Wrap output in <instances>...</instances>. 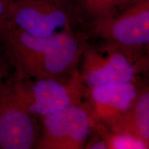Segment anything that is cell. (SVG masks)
<instances>
[{
  "label": "cell",
  "instance_id": "obj_11",
  "mask_svg": "<svg viewBox=\"0 0 149 149\" xmlns=\"http://www.w3.org/2000/svg\"><path fill=\"white\" fill-rule=\"evenodd\" d=\"M12 0H0V21L5 17Z\"/></svg>",
  "mask_w": 149,
  "mask_h": 149
},
{
  "label": "cell",
  "instance_id": "obj_10",
  "mask_svg": "<svg viewBox=\"0 0 149 149\" xmlns=\"http://www.w3.org/2000/svg\"><path fill=\"white\" fill-rule=\"evenodd\" d=\"M141 0H79L81 14L89 24L117 13Z\"/></svg>",
  "mask_w": 149,
  "mask_h": 149
},
{
  "label": "cell",
  "instance_id": "obj_12",
  "mask_svg": "<svg viewBox=\"0 0 149 149\" xmlns=\"http://www.w3.org/2000/svg\"><path fill=\"white\" fill-rule=\"evenodd\" d=\"M145 79L149 82V49L144 56V72Z\"/></svg>",
  "mask_w": 149,
  "mask_h": 149
},
{
  "label": "cell",
  "instance_id": "obj_4",
  "mask_svg": "<svg viewBox=\"0 0 149 149\" xmlns=\"http://www.w3.org/2000/svg\"><path fill=\"white\" fill-rule=\"evenodd\" d=\"M100 42L144 57L149 49V0H141L109 17L90 24Z\"/></svg>",
  "mask_w": 149,
  "mask_h": 149
},
{
  "label": "cell",
  "instance_id": "obj_6",
  "mask_svg": "<svg viewBox=\"0 0 149 149\" xmlns=\"http://www.w3.org/2000/svg\"><path fill=\"white\" fill-rule=\"evenodd\" d=\"M72 13L65 0H12L3 19L36 37L72 30Z\"/></svg>",
  "mask_w": 149,
  "mask_h": 149
},
{
  "label": "cell",
  "instance_id": "obj_8",
  "mask_svg": "<svg viewBox=\"0 0 149 149\" xmlns=\"http://www.w3.org/2000/svg\"><path fill=\"white\" fill-rule=\"evenodd\" d=\"M141 83L137 79L87 88L84 103L95 124L108 128L120 120L131 107Z\"/></svg>",
  "mask_w": 149,
  "mask_h": 149
},
{
  "label": "cell",
  "instance_id": "obj_5",
  "mask_svg": "<svg viewBox=\"0 0 149 149\" xmlns=\"http://www.w3.org/2000/svg\"><path fill=\"white\" fill-rule=\"evenodd\" d=\"M42 131L35 148H85L95 124L84 102L41 118Z\"/></svg>",
  "mask_w": 149,
  "mask_h": 149
},
{
  "label": "cell",
  "instance_id": "obj_1",
  "mask_svg": "<svg viewBox=\"0 0 149 149\" xmlns=\"http://www.w3.org/2000/svg\"><path fill=\"white\" fill-rule=\"evenodd\" d=\"M87 40L72 30L43 37L37 47L14 66L31 79H64L78 69Z\"/></svg>",
  "mask_w": 149,
  "mask_h": 149
},
{
  "label": "cell",
  "instance_id": "obj_2",
  "mask_svg": "<svg viewBox=\"0 0 149 149\" xmlns=\"http://www.w3.org/2000/svg\"><path fill=\"white\" fill-rule=\"evenodd\" d=\"M14 90L31 115L42 118L84 102L87 88L78 69L64 79H31L17 72Z\"/></svg>",
  "mask_w": 149,
  "mask_h": 149
},
{
  "label": "cell",
  "instance_id": "obj_3",
  "mask_svg": "<svg viewBox=\"0 0 149 149\" xmlns=\"http://www.w3.org/2000/svg\"><path fill=\"white\" fill-rule=\"evenodd\" d=\"M79 64L78 71L86 88L135 81L144 71L142 57L107 42L91 46L86 42Z\"/></svg>",
  "mask_w": 149,
  "mask_h": 149
},
{
  "label": "cell",
  "instance_id": "obj_9",
  "mask_svg": "<svg viewBox=\"0 0 149 149\" xmlns=\"http://www.w3.org/2000/svg\"><path fill=\"white\" fill-rule=\"evenodd\" d=\"M105 128L130 134L139 139L145 149L149 148V82L146 79L141 81L129 110L120 120Z\"/></svg>",
  "mask_w": 149,
  "mask_h": 149
},
{
  "label": "cell",
  "instance_id": "obj_7",
  "mask_svg": "<svg viewBox=\"0 0 149 149\" xmlns=\"http://www.w3.org/2000/svg\"><path fill=\"white\" fill-rule=\"evenodd\" d=\"M14 81L0 93V148H35L40 136L36 117L17 95Z\"/></svg>",
  "mask_w": 149,
  "mask_h": 149
}]
</instances>
